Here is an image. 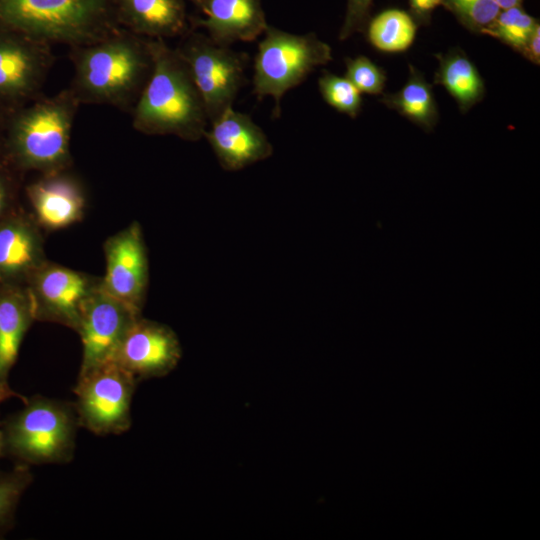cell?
I'll return each mask as SVG.
<instances>
[{
    "label": "cell",
    "instance_id": "cell-28",
    "mask_svg": "<svg viewBox=\"0 0 540 540\" xmlns=\"http://www.w3.org/2000/svg\"><path fill=\"white\" fill-rule=\"evenodd\" d=\"M19 175L0 157V222L19 208Z\"/></svg>",
    "mask_w": 540,
    "mask_h": 540
},
{
    "label": "cell",
    "instance_id": "cell-18",
    "mask_svg": "<svg viewBox=\"0 0 540 540\" xmlns=\"http://www.w3.org/2000/svg\"><path fill=\"white\" fill-rule=\"evenodd\" d=\"M199 8L204 17L191 20V27L221 45L253 41L268 27L261 0H201Z\"/></svg>",
    "mask_w": 540,
    "mask_h": 540
},
{
    "label": "cell",
    "instance_id": "cell-22",
    "mask_svg": "<svg viewBox=\"0 0 540 540\" xmlns=\"http://www.w3.org/2000/svg\"><path fill=\"white\" fill-rule=\"evenodd\" d=\"M416 32L417 25L407 12L389 9L370 21L367 36L376 49L387 53H399L412 45Z\"/></svg>",
    "mask_w": 540,
    "mask_h": 540
},
{
    "label": "cell",
    "instance_id": "cell-32",
    "mask_svg": "<svg viewBox=\"0 0 540 540\" xmlns=\"http://www.w3.org/2000/svg\"><path fill=\"white\" fill-rule=\"evenodd\" d=\"M501 10L519 6L522 0H495Z\"/></svg>",
    "mask_w": 540,
    "mask_h": 540
},
{
    "label": "cell",
    "instance_id": "cell-30",
    "mask_svg": "<svg viewBox=\"0 0 540 540\" xmlns=\"http://www.w3.org/2000/svg\"><path fill=\"white\" fill-rule=\"evenodd\" d=\"M409 3L413 13L421 20H426L431 12L443 3V0H409Z\"/></svg>",
    "mask_w": 540,
    "mask_h": 540
},
{
    "label": "cell",
    "instance_id": "cell-11",
    "mask_svg": "<svg viewBox=\"0 0 540 540\" xmlns=\"http://www.w3.org/2000/svg\"><path fill=\"white\" fill-rule=\"evenodd\" d=\"M106 268L101 288L137 314L145 304L149 264L143 232L133 221L103 245Z\"/></svg>",
    "mask_w": 540,
    "mask_h": 540
},
{
    "label": "cell",
    "instance_id": "cell-10",
    "mask_svg": "<svg viewBox=\"0 0 540 540\" xmlns=\"http://www.w3.org/2000/svg\"><path fill=\"white\" fill-rule=\"evenodd\" d=\"M54 60L51 44L0 30V106L11 113L42 96Z\"/></svg>",
    "mask_w": 540,
    "mask_h": 540
},
{
    "label": "cell",
    "instance_id": "cell-20",
    "mask_svg": "<svg viewBox=\"0 0 540 540\" xmlns=\"http://www.w3.org/2000/svg\"><path fill=\"white\" fill-rule=\"evenodd\" d=\"M436 82L457 101L463 111L477 103L484 94V83L474 64L460 52L439 57Z\"/></svg>",
    "mask_w": 540,
    "mask_h": 540
},
{
    "label": "cell",
    "instance_id": "cell-19",
    "mask_svg": "<svg viewBox=\"0 0 540 540\" xmlns=\"http://www.w3.org/2000/svg\"><path fill=\"white\" fill-rule=\"evenodd\" d=\"M121 28L151 39L182 37L192 27L183 0H114Z\"/></svg>",
    "mask_w": 540,
    "mask_h": 540
},
{
    "label": "cell",
    "instance_id": "cell-17",
    "mask_svg": "<svg viewBox=\"0 0 540 540\" xmlns=\"http://www.w3.org/2000/svg\"><path fill=\"white\" fill-rule=\"evenodd\" d=\"M34 321L26 286L0 284V404L11 398L22 403L27 399L12 389L9 378L23 339Z\"/></svg>",
    "mask_w": 540,
    "mask_h": 540
},
{
    "label": "cell",
    "instance_id": "cell-25",
    "mask_svg": "<svg viewBox=\"0 0 540 540\" xmlns=\"http://www.w3.org/2000/svg\"><path fill=\"white\" fill-rule=\"evenodd\" d=\"M319 91L330 106L337 111L356 117L362 106L361 93L344 76L325 71L318 80Z\"/></svg>",
    "mask_w": 540,
    "mask_h": 540
},
{
    "label": "cell",
    "instance_id": "cell-27",
    "mask_svg": "<svg viewBox=\"0 0 540 540\" xmlns=\"http://www.w3.org/2000/svg\"><path fill=\"white\" fill-rule=\"evenodd\" d=\"M345 77L360 93L379 94L382 92L386 76L385 72L365 56L348 58Z\"/></svg>",
    "mask_w": 540,
    "mask_h": 540
},
{
    "label": "cell",
    "instance_id": "cell-34",
    "mask_svg": "<svg viewBox=\"0 0 540 540\" xmlns=\"http://www.w3.org/2000/svg\"><path fill=\"white\" fill-rule=\"evenodd\" d=\"M4 457V439L2 431V421L0 420V459Z\"/></svg>",
    "mask_w": 540,
    "mask_h": 540
},
{
    "label": "cell",
    "instance_id": "cell-33",
    "mask_svg": "<svg viewBox=\"0 0 540 540\" xmlns=\"http://www.w3.org/2000/svg\"><path fill=\"white\" fill-rule=\"evenodd\" d=\"M9 114H10L9 112H7L2 106H0V141H1V138H2L4 128H5V125H6V121H7V118H8Z\"/></svg>",
    "mask_w": 540,
    "mask_h": 540
},
{
    "label": "cell",
    "instance_id": "cell-35",
    "mask_svg": "<svg viewBox=\"0 0 540 540\" xmlns=\"http://www.w3.org/2000/svg\"><path fill=\"white\" fill-rule=\"evenodd\" d=\"M188 1H191L193 4H195L196 6H200L201 4V0H188Z\"/></svg>",
    "mask_w": 540,
    "mask_h": 540
},
{
    "label": "cell",
    "instance_id": "cell-23",
    "mask_svg": "<svg viewBox=\"0 0 540 540\" xmlns=\"http://www.w3.org/2000/svg\"><path fill=\"white\" fill-rule=\"evenodd\" d=\"M33 479L28 465L15 464L8 471L0 470V539L13 529L20 500Z\"/></svg>",
    "mask_w": 540,
    "mask_h": 540
},
{
    "label": "cell",
    "instance_id": "cell-13",
    "mask_svg": "<svg viewBox=\"0 0 540 540\" xmlns=\"http://www.w3.org/2000/svg\"><path fill=\"white\" fill-rule=\"evenodd\" d=\"M139 316L141 314L106 293L100 284L84 305L75 331L82 342L78 374L112 360L128 328Z\"/></svg>",
    "mask_w": 540,
    "mask_h": 540
},
{
    "label": "cell",
    "instance_id": "cell-24",
    "mask_svg": "<svg viewBox=\"0 0 540 540\" xmlns=\"http://www.w3.org/2000/svg\"><path fill=\"white\" fill-rule=\"evenodd\" d=\"M539 24L521 6L503 9L495 20L481 33L501 40L522 53L529 38Z\"/></svg>",
    "mask_w": 540,
    "mask_h": 540
},
{
    "label": "cell",
    "instance_id": "cell-21",
    "mask_svg": "<svg viewBox=\"0 0 540 540\" xmlns=\"http://www.w3.org/2000/svg\"><path fill=\"white\" fill-rule=\"evenodd\" d=\"M382 100L389 108L424 128H432L437 121V107L431 86L412 66L407 83L397 93L386 95Z\"/></svg>",
    "mask_w": 540,
    "mask_h": 540
},
{
    "label": "cell",
    "instance_id": "cell-1",
    "mask_svg": "<svg viewBox=\"0 0 540 540\" xmlns=\"http://www.w3.org/2000/svg\"><path fill=\"white\" fill-rule=\"evenodd\" d=\"M69 88L80 104H105L131 113L153 66L148 38L124 28L93 43L72 46Z\"/></svg>",
    "mask_w": 540,
    "mask_h": 540
},
{
    "label": "cell",
    "instance_id": "cell-15",
    "mask_svg": "<svg viewBox=\"0 0 540 540\" xmlns=\"http://www.w3.org/2000/svg\"><path fill=\"white\" fill-rule=\"evenodd\" d=\"M25 192L32 216L42 230L65 229L84 217L85 190L68 169L41 174L26 186Z\"/></svg>",
    "mask_w": 540,
    "mask_h": 540
},
{
    "label": "cell",
    "instance_id": "cell-2",
    "mask_svg": "<svg viewBox=\"0 0 540 540\" xmlns=\"http://www.w3.org/2000/svg\"><path fill=\"white\" fill-rule=\"evenodd\" d=\"M148 43L153 66L130 113L133 128L146 135L199 141L209 120L186 63L164 39L148 38Z\"/></svg>",
    "mask_w": 540,
    "mask_h": 540
},
{
    "label": "cell",
    "instance_id": "cell-12",
    "mask_svg": "<svg viewBox=\"0 0 540 540\" xmlns=\"http://www.w3.org/2000/svg\"><path fill=\"white\" fill-rule=\"evenodd\" d=\"M181 356L179 339L169 326L139 316L128 328L112 360L139 382L166 376Z\"/></svg>",
    "mask_w": 540,
    "mask_h": 540
},
{
    "label": "cell",
    "instance_id": "cell-8",
    "mask_svg": "<svg viewBox=\"0 0 540 540\" xmlns=\"http://www.w3.org/2000/svg\"><path fill=\"white\" fill-rule=\"evenodd\" d=\"M137 383L136 378L114 360L78 374L73 405L80 427L99 436L128 431Z\"/></svg>",
    "mask_w": 540,
    "mask_h": 540
},
{
    "label": "cell",
    "instance_id": "cell-3",
    "mask_svg": "<svg viewBox=\"0 0 540 540\" xmlns=\"http://www.w3.org/2000/svg\"><path fill=\"white\" fill-rule=\"evenodd\" d=\"M80 105L67 87L14 110L0 141V157L20 174L69 169L72 128Z\"/></svg>",
    "mask_w": 540,
    "mask_h": 540
},
{
    "label": "cell",
    "instance_id": "cell-7",
    "mask_svg": "<svg viewBox=\"0 0 540 540\" xmlns=\"http://www.w3.org/2000/svg\"><path fill=\"white\" fill-rule=\"evenodd\" d=\"M202 97L209 124L233 107L246 82L247 56L191 28L175 48Z\"/></svg>",
    "mask_w": 540,
    "mask_h": 540
},
{
    "label": "cell",
    "instance_id": "cell-4",
    "mask_svg": "<svg viewBox=\"0 0 540 540\" xmlns=\"http://www.w3.org/2000/svg\"><path fill=\"white\" fill-rule=\"evenodd\" d=\"M114 0H0V30L69 47L120 29Z\"/></svg>",
    "mask_w": 540,
    "mask_h": 540
},
{
    "label": "cell",
    "instance_id": "cell-29",
    "mask_svg": "<svg viewBox=\"0 0 540 540\" xmlns=\"http://www.w3.org/2000/svg\"><path fill=\"white\" fill-rule=\"evenodd\" d=\"M372 0H347L346 14L340 30L339 39L345 40L363 30Z\"/></svg>",
    "mask_w": 540,
    "mask_h": 540
},
{
    "label": "cell",
    "instance_id": "cell-5",
    "mask_svg": "<svg viewBox=\"0 0 540 540\" xmlns=\"http://www.w3.org/2000/svg\"><path fill=\"white\" fill-rule=\"evenodd\" d=\"M2 421L4 457L15 464L69 463L80 427L73 403L33 395Z\"/></svg>",
    "mask_w": 540,
    "mask_h": 540
},
{
    "label": "cell",
    "instance_id": "cell-14",
    "mask_svg": "<svg viewBox=\"0 0 540 540\" xmlns=\"http://www.w3.org/2000/svg\"><path fill=\"white\" fill-rule=\"evenodd\" d=\"M204 138L226 171L241 170L273 154V145L263 129L233 107L210 123Z\"/></svg>",
    "mask_w": 540,
    "mask_h": 540
},
{
    "label": "cell",
    "instance_id": "cell-26",
    "mask_svg": "<svg viewBox=\"0 0 540 540\" xmlns=\"http://www.w3.org/2000/svg\"><path fill=\"white\" fill-rule=\"evenodd\" d=\"M467 27L481 32L501 11L495 0H443Z\"/></svg>",
    "mask_w": 540,
    "mask_h": 540
},
{
    "label": "cell",
    "instance_id": "cell-9",
    "mask_svg": "<svg viewBox=\"0 0 540 540\" xmlns=\"http://www.w3.org/2000/svg\"><path fill=\"white\" fill-rule=\"evenodd\" d=\"M100 281L101 277L44 261L25 283L35 321L60 324L76 331L83 307Z\"/></svg>",
    "mask_w": 540,
    "mask_h": 540
},
{
    "label": "cell",
    "instance_id": "cell-16",
    "mask_svg": "<svg viewBox=\"0 0 540 540\" xmlns=\"http://www.w3.org/2000/svg\"><path fill=\"white\" fill-rule=\"evenodd\" d=\"M42 229L18 208L0 222V284L25 285L46 261Z\"/></svg>",
    "mask_w": 540,
    "mask_h": 540
},
{
    "label": "cell",
    "instance_id": "cell-6",
    "mask_svg": "<svg viewBox=\"0 0 540 540\" xmlns=\"http://www.w3.org/2000/svg\"><path fill=\"white\" fill-rule=\"evenodd\" d=\"M258 44L253 65V93L258 99L271 96L274 117L280 116L281 100L318 66L332 59L330 46L315 34H292L269 26Z\"/></svg>",
    "mask_w": 540,
    "mask_h": 540
},
{
    "label": "cell",
    "instance_id": "cell-31",
    "mask_svg": "<svg viewBox=\"0 0 540 540\" xmlns=\"http://www.w3.org/2000/svg\"><path fill=\"white\" fill-rule=\"evenodd\" d=\"M540 29L539 25L536 27L531 37L529 38L522 54L530 61L539 64L540 60Z\"/></svg>",
    "mask_w": 540,
    "mask_h": 540
}]
</instances>
